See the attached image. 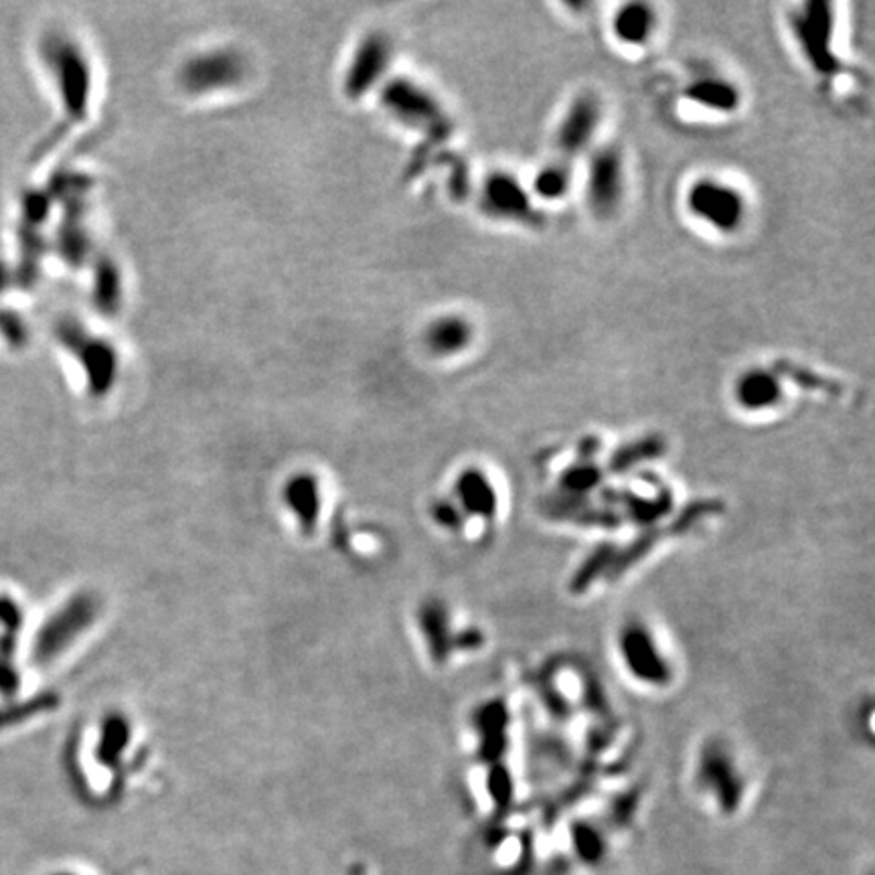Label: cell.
<instances>
[{
  "mask_svg": "<svg viewBox=\"0 0 875 875\" xmlns=\"http://www.w3.org/2000/svg\"><path fill=\"white\" fill-rule=\"evenodd\" d=\"M658 25L655 7L646 2H627L613 16L611 29L614 39L627 47H644L651 44Z\"/></svg>",
  "mask_w": 875,
  "mask_h": 875,
  "instance_id": "52a82bcc",
  "label": "cell"
},
{
  "mask_svg": "<svg viewBox=\"0 0 875 875\" xmlns=\"http://www.w3.org/2000/svg\"><path fill=\"white\" fill-rule=\"evenodd\" d=\"M780 375L766 367H750L734 383V397L745 411L776 408L782 399Z\"/></svg>",
  "mask_w": 875,
  "mask_h": 875,
  "instance_id": "8992f818",
  "label": "cell"
},
{
  "mask_svg": "<svg viewBox=\"0 0 875 875\" xmlns=\"http://www.w3.org/2000/svg\"><path fill=\"white\" fill-rule=\"evenodd\" d=\"M395 98H397L395 106L402 112L404 120H408L411 124H418V126H428L432 131L438 128V132H440L444 128V114H442L440 106L423 89L404 84L402 88L395 91Z\"/></svg>",
  "mask_w": 875,
  "mask_h": 875,
  "instance_id": "30bf717a",
  "label": "cell"
},
{
  "mask_svg": "<svg viewBox=\"0 0 875 875\" xmlns=\"http://www.w3.org/2000/svg\"><path fill=\"white\" fill-rule=\"evenodd\" d=\"M482 209L491 218L527 227H540L541 213L531 190L507 171H495L484 178L481 190Z\"/></svg>",
  "mask_w": 875,
  "mask_h": 875,
  "instance_id": "5b68a950",
  "label": "cell"
},
{
  "mask_svg": "<svg viewBox=\"0 0 875 875\" xmlns=\"http://www.w3.org/2000/svg\"><path fill=\"white\" fill-rule=\"evenodd\" d=\"M586 204L596 219H613L625 204L627 167L616 145L599 146L588 159Z\"/></svg>",
  "mask_w": 875,
  "mask_h": 875,
  "instance_id": "3957f363",
  "label": "cell"
},
{
  "mask_svg": "<svg viewBox=\"0 0 875 875\" xmlns=\"http://www.w3.org/2000/svg\"><path fill=\"white\" fill-rule=\"evenodd\" d=\"M602 118H604V110H602L599 96L592 91L578 94L569 102L564 116L557 124V131H555L554 145L557 150V159L574 164L576 159L590 152V148L594 146V140L599 136Z\"/></svg>",
  "mask_w": 875,
  "mask_h": 875,
  "instance_id": "277c9868",
  "label": "cell"
},
{
  "mask_svg": "<svg viewBox=\"0 0 875 875\" xmlns=\"http://www.w3.org/2000/svg\"><path fill=\"white\" fill-rule=\"evenodd\" d=\"M574 185V164L555 159L543 164L531 181V195L540 201H562Z\"/></svg>",
  "mask_w": 875,
  "mask_h": 875,
  "instance_id": "8fae6325",
  "label": "cell"
},
{
  "mask_svg": "<svg viewBox=\"0 0 875 875\" xmlns=\"http://www.w3.org/2000/svg\"><path fill=\"white\" fill-rule=\"evenodd\" d=\"M347 875H367V872H365L363 865H353Z\"/></svg>",
  "mask_w": 875,
  "mask_h": 875,
  "instance_id": "4fadbf2b",
  "label": "cell"
},
{
  "mask_svg": "<svg viewBox=\"0 0 875 875\" xmlns=\"http://www.w3.org/2000/svg\"><path fill=\"white\" fill-rule=\"evenodd\" d=\"M686 96L689 102L719 114H731L742 106L740 89L724 77H700L686 89Z\"/></svg>",
  "mask_w": 875,
  "mask_h": 875,
  "instance_id": "9c48e42d",
  "label": "cell"
},
{
  "mask_svg": "<svg viewBox=\"0 0 875 875\" xmlns=\"http://www.w3.org/2000/svg\"><path fill=\"white\" fill-rule=\"evenodd\" d=\"M571 839H574V849L578 853V858L588 865H599L602 858H604V839L592 825L588 823H576L571 829Z\"/></svg>",
  "mask_w": 875,
  "mask_h": 875,
  "instance_id": "7c38bea8",
  "label": "cell"
},
{
  "mask_svg": "<svg viewBox=\"0 0 875 875\" xmlns=\"http://www.w3.org/2000/svg\"><path fill=\"white\" fill-rule=\"evenodd\" d=\"M475 329L472 324L460 315H446L432 322L426 333V343L434 355L451 357L467 350L472 345Z\"/></svg>",
  "mask_w": 875,
  "mask_h": 875,
  "instance_id": "ba28073f",
  "label": "cell"
},
{
  "mask_svg": "<svg viewBox=\"0 0 875 875\" xmlns=\"http://www.w3.org/2000/svg\"><path fill=\"white\" fill-rule=\"evenodd\" d=\"M790 29L802 56L818 75L829 77L841 70V63L833 51V4L823 0L806 2L790 15Z\"/></svg>",
  "mask_w": 875,
  "mask_h": 875,
  "instance_id": "7a4b0ae2",
  "label": "cell"
},
{
  "mask_svg": "<svg viewBox=\"0 0 875 875\" xmlns=\"http://www.w3.org/2000/svg\"><path fill=\"white\" fill-rule=\"evenodd\" d=\"M687 213L719 235L738 234L748 218L744 193L717 176L695 178L686 193Z\"/></svg>",
  "mask_w": 875,
  "mask_h": 875,
  "instance_id": "6da1fadb",
  "label": "cell"
},
{
  "mask_svg": "<svg viewBox=\"0 0 875 875\" xmlns=\"http://www.w3.org/2000/svg\"><path fill=\"white\" fill-rule=\"evenodd\" d=\"M56 875H75V874H56Z\"/></svg>",
  "mask_w": 875,
  "mask_h": 875,
  "instance_id": "5bb4252c",
  "label": "cell"
}]
</instances>
